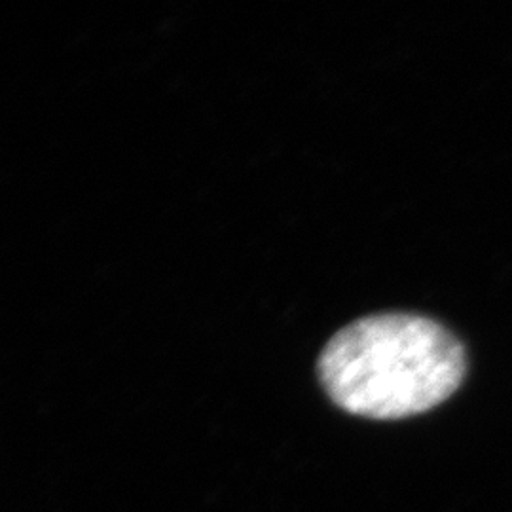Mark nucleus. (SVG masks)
Masks as SVG:
<instances>
[{"label":"nucleus","mask_w":512,"mask_h":512,"mask_svg":"<svg viewBox=\"0 0 512 512\" xmlns=\"http://www.w3.org/2000/svg\"><path fill=\"white\" fill-rule=\"evenodd\" d=\"M465 372L458 338L412 313L363 317L336 332L319 357V378L334 404L370 420L433 410L456 393Z\"/></svg>","instance_id":"obj_1"}]
</instances>
